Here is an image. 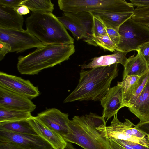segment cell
I'll use <instances>...</instances> for the list:
<instances>
[{"mask_svg":"<svg viewBox=\"0 0 149 149\" xmlns=\"http://www.w3.org/2000/svg\"><path fill=\"white\" fill-rule=\"evenodd\" d=\"M118 64L99 67L80 72L78 84L63 103L75 101H100L109 88L112 81L118 75Z\"/></svg>","mask_w":149,"mask_h":149,"instance_id":"obj_1","label":"cell"},{"mask_svg":"<svg viewBox=\"0 0 149 149\" xmlns=\"http://www.w3.org/2000/svg\"><path fill=\"white\" fill-rule=\"evenodd\" d=\"M102 116L90 113L74 116L69 120L68 133L63 137L67 142L79 145L84 149H109L108 138L103 136L97 128L106 125Z\"/></svg>","mask_w":149,"mask_h":149,"instance_id":"obj_2","label":"cell"},{"mask_svg":"<svg viewBox=\"0 0 149 149\" xmlns=\"http://www.w3.org/2000/svg\"><path fill=\"white\" fill-rule=\"evenodd\" d=\"M75 52L74 43L45 45L25 56H19L17 69L22 74H37L68 60Z\"/></svg>","mask_w":149,"mask_h":149,"instance_id":"obj_3","label":"cell"},{"mask_svg":"<svg viewBox=\"0 0 149 149\" xmlns=\"http://www.w3.org/2000/svg\"><path fill=\"white\" fill-rule=\"evenodd\" d=\"M25 24L26 30L44 45L74 43V39L52 13L32 12Z\"/></svg>","mask_w":149,"mask_h":149,"instance_id":"obj_4","label":"cell"},{"mask_svg":"<svg viewBox=\"0 0 149 149\" xmlns=\"http://www.w3.org/2000/svg\"><path fill=\"white\" fill-rule=\"evenodd\" d=\"M58 3L60 9L66 13L134 12L135 9L125 0H59Z\"/></svg>","mask_w":149,"mask_h":149,"instance_id":"obj_5","label":"cell"},{"mask_svg":"<svg viewBox=\"0 0 149 149\" xmlns=\"http://www.w3.org/2000/svg\"><path fill=\"white\" fill-rule=\"evenodd\" d=\"M118 33L119 39L116 51L127 53L137 51L139 46L149 41V28L132 18L120 26Z\"/></svg>","mask_w":149,"mask_h":149,"instance_id":"obj_6","label":"cell"},{"mask_svg":"<svg viewBox=\"0 0 149 149\" xmlns=\"http://www.w3.org/2000/svg\"><path fill=\"white\" fill-rule=\"evenodd\" d=\"M0 41L10 45V52H21L32 48H40L45 46L27 30H20L0 28Z\"/></svg>","mask_w":149,"mask_h":149,"instance_id":"obj_7","label":"cell"},{"mask_svg":"<svg viewBox=\"0 0 149 149\" xmlns=\"http://www.w3.org/2000/svg\"><path fill=\"white\" fill-rule=\"evenodd\" d=\"M0 86L24 96L31 100L38 96L40 92L29 80L21 77L0 72Z\"/></svg>","mask_w":149,"mask_h":149,"instance_id":"obj_8","label":"cell"},{"mask_svg":"<svg viewBox=\"0 0 149 149\" xmlns=\"http://www.w3.org/2000/svg\"><path fill=\"white\" fill-rule=\"evenodd\" d=\"M0 142L13 143L26 149H51L52 148L49 143L38 135L0 130Z\"/></svg>","mask_w":149,"mask_h":149,"instance_id":"obj_9","label":"cell"},{"mask_svg":"<svg viewBox=\"0 0 149 149\" xmlns=\"http://www.w3.org/2000/svg\"><path fill=\"white\" fill-rule=\"evenodd\" d=\"M68 116L56 108H52L38 113L36 116L46 126L63 137L69 132Z\"/></svg>","mask_w":149,"mask_h":149,"instance_id":"obj_10","label":"cell"},{"mask_svg":"<svg viewBox=\"0 0 149 149\" xmlns=\"http://www.w3.org/2000/svg\"><path fill=\"white\" fill-rule=\"evenodd\" d=\"M0 107L31 112L36 106L28 97L0 86Z\"/></svg>","mask_w":149,"mask_h":149,"instance_id":"obj_11","label":"cell"},{"mask_svg":"<svg viewBox=\"0 0 149 149\" xmlns=\"http://www.w3.org/2000/svg\"><path fill=\"white\" fill-rule=\"evenodd\" d=\"M123 92L121 86L117 83L116 85L111 87L100 101L103 108L102 116L107 122L117 114L119 110L124 107Z\"/></svg>","mask_w":149,"mask_h":149,"instance_id":"obj_12","label":"cell"},{"mask_svg":"<svg viewBox=\"0 0 149 149\" xmlns=\"http://www.w3.org/2000/svg\"><path fill=\"white\" fill-rule=\"evenodd\" d=\"M28 120L37 135L49 143L54 149H64L67 142L61 135L46 126L36 116H32Z\"/></svg>","mask_w":149,"mask_h":149,"instance_id":"obj_13","label":"cell"},{"mask_svg":"<svg viewBox=\"0 0 149 149\" xmlns=\"http://www.w3.org/2000/svg\"><path fill=\"white\" fill-rule=\"evenodd\" d=\"M128 109L140 120L139 123L149 122V81L133 105Z\"/></svg>","mask_w":149,"mask_h":149,"instance_id":"obj_14","label":"cell"},{"mask_svg":"<svg viewBox=\"0 0 149 149\" xmlns=\"http://www.w3.org/2000/svg\"><path fill=\"white\" fill-rule=\"evenodd\" d=\"M63 14L72 18L80 25L85 33L84 38L83 39L84 41L89 45L97 46L93 35V15L91 13L64 12Z\"/></svg>","mask_w":149,"mask_h":149,"instance_id":"obj_15","label":"cell"},{"mask_svg":"<svg viewBox=\"0 0 149 149\" xmlns=\"http://www.w3.org/2000/svg\"><path fill=\"white\" fill-rule=\"evenodd\" d=\"M24 21L14 8L0 5V28L23 30Z\"/></svg>","mask_w":149,"mask_h":149,"instance_id":"obj_16","label":"cell"},{"mask_svg":"<svg viewBox=\"0 0 149 149\" xmlns=\"http://www.w3.org/2000/svg\"><path fill=\"white\" fill-rule=\"evenodd\" d=\"M127 53L116 51L113 54L96 57L91 59L92 61L88 64L79 65L82 69L110 65L120 63L123 66L127 58Z\"/></svg>","mask_w":149,"mask_h":149,"instance_id":"obj_17","label":"cell"},{"mask_svg":"<svg viewBox=\"0 0 149 149\" xmlns=\"http://www.w3.org/2000/svg\"><path fill=\"white\" fill-rule=\"evenodd\" d=\"M91 13L98 17L107 28L114 29L118 31L120 26L132 18L134 12H109L97 11Z\"/></svg>","mask_w":149,"mask_h":149,"instance_id":"obj_18","label":"cell"},{"mask_svg":"<svg viewBox=\"0 0 149 149\" xmlns=\"http://www.w3.org/2000/svg\"><path fill=\"white\" fill-rule=\"evenodd\" d=\"M137 52L136 56L134 54L127 58L123 66L122 80L129 75L140 76L149 69V66L139 52Z\"/></svg>","mask_w":149,"mask_h":149,"instance_id":"obj_19","label":"cell"},{"mask_svg":"<svg viewBox=\"0 0 149 149\" xmlns=\"http://www.w3.org/2000/svg\"><path fill=\"white\" fill-rule=\"evenodd\" d=\"M149 81V68L141 75L135 83L125 93H123L124 107H131L140 95L147 82Z\"/></svg>","mask_w":149,"mask_h":149,"instance_id":"obj_20","label":"cell"},{"mask_svg":"<svg viewBox=\"0 0 149 149\" xmlns=\"http://www.w3.org/2000/svg\"><path fill=\"white\" fill-rule=\"evenodd\" d=\"M28 120L0 123V130L18 133L38 135Z\"/></svg>","mask_w":149,"mask_h":149,"instance_id":"obj_21","label":"cell"},{"mask_svg":"<svg viewBox=\"0 0 149 149\" xmlns=\"http://www.w3.org/2000/svg\"><path fill=\"white\" fill-rule=\"evenodd\" d=\"M31 113L0 107V123L27 120L32 116Z\"/></svg>","mask_w":149,"mask_h":149,"instance_id":"obj_22","label":"cell"},{"mask_svg":"<svg viewBox=\"0 0 149 149\" xmlns=\"http://www.w3.org/2000/svg\"><path fill=\"white\" fill-rule=\"evenodd\" d=\"M25 5L32 12L52 13L54 4L50 0H23L21 5Z\"/></svg>","mask_w":149,"mask_h":149,"instance_id":"obj_23","label":"cell"},{"mask_svg":"<svg viewBox=\"0 0 149 149\" xmlns=\"http://www.w3.org/2000/svg\"><path fill=\"white\" fill-rule=\"evenodd\" d=\"M66 29L70 31L77 39H83L85 33L80 25L74 20L64 14L57 17Z\"/></svg>","mask_w":149,"mask_h":149,"instance_id":"obj_24","label":"cell"},{"mask_svg":"<svg viewBox=\"0 0 149 149\" xmlns=\"http://www.w3.org/2000/svg\"><path fill=\"white\" fill-rule=\"evenodd\" d=\"M94 40L97 46L111 52L116 51V45L107 34L94 37Z\"/></svg>","mask_w":149,"mask_h":149,"instance_id":"obj_25","label":"cell"},{"mask_svg":"<svg viewBox=\"0 0 149 149\" xmlns=\"http://www.w3.org/2000/svg\"><path fill=\"white\" fill-rule=\"evenodd\" d=\"M92 14L93 15L92 33L93 37L107 34L106 27L103 23L98 17Z\"/></svg>","mask_w":149,"mask_h":149,"instance_id":"obj_26","label":"cell"},{"mask_svg":"<svg viewBox=\"0 0 149 149\" xmlns=\"http://www.w3.org/2000/svg\"><path fill=\"white\" fill-rule=\"evenodd\" d=\"M140 76H127L124 79L122 80V81L118 82L122 87L123 93H125L137 81Z\"/></svg>","mask_w":149,"mask_h":149,"instance_id":"obj_27","label":"cell"},{"mask_svg":"<svg viewBox=\"0 0 149 149\" xmlns=\"http://www.w3.org/2000/svg\"><path fill=\"white\" fill-rule=\"evenodd\" d=\"M109 140V149H134L127 143L125 140L113 139Z\"/></svg>","mask_w":149,"mask_h":149,"instance_id":"obj_28","label":"cell"},{"mask_svg":"<svg viewBox=\"0 0 149 149\" xmlns=\"http://www.w3.org/2000/svg\"><path fill=\"white\" fill-rule=\"evenodd\" d=\"M137 51L139 52L149 66V41L139 46Z\"/></svg>","mask_w":149,"mask_h":149,"instance_id":"obj_29","label":"cell"},{"mask_svg":"<svg viewBox=\"0 0 149 149\" xmlns=\"http://www.w3.org/2000/svg\"><path fill=\"white\" fill-rule=\"evenodd\" d=\"M23 0H0V5L15 9L21 5Z\"/></svg>","mask_w":149,"mask_h":149,"instance_id":"obj_30","label":"cell"},{"mask_svg":"<svg viewBox=\"0 0 149 149\" xmlns=\"http://www.w3.org/2000/svg\"><path fill=\"white\" fill-rule=\"evenodd\" d=\"M11 46L6 42L0 41V61L3 60L6 54L10 52Z\"/></svg>","mask_w":149,"mask_h":149,"instance_id":"obj_31","label":"cell"},{"mask_svg":"<svg viewBox=\"0 0 149 149\" xmlns=\"http://www.w3.org/2000/svg\"><path fill=\"white\" fill-rule=\"evenodd\" d=\"M106 29L107 34L117 46L119 39V35L118 31L111 28H106Z\"/></svg>","mask_w":149,"mask_h":149,"instance_id":"obj_32","label":"cell"},{"mask_svg":"<svg viewBox=\"0 0 149 149\" xmlns=\"http://www.w3.org/2000/svg\"><path fill=\"white\" fill-rule=\"evenodd\" d=\"M0 149H26L17 144L0 142Z\"/></svg>","mask_w":149,"mask_h":149,"instance_id":"obj_33","label":"cell"},{"mask_svg":"<svg viewBox=\"0 0 149 149\" xmlns=\"http://www.w3.org/2000/svg\"><path fill=\"white\" fill-rule=\"evenodd\" d=\"M134 7L144 8L149 7V0H130Z\"/></svg>","mask_w":149,"mask_h":149,"instance_id":"obj_34","label":"cell"},{"mask_svg":"<svg viewBox=\"0 0 149 149\" xmlns=\"http://www.w3.org/2000/svg\"><path fill=\"white\" fill-rule=\"evenodd\" d=\"M134 127L140 130L146 136L149 135V122L143 123H138Z\"/></svg>","mask_w":149,"mask_h":149,"instance_id":"obj_35","label":"cell"},{"mask_svg":"<svg viewBox=\"0 0 149 149\" xmlns=\"http://www.w3.org/2000/svg\"><path fill=\"white\" fill-rule=\"evenodd\" d=\"M15 10L21 15L27 14L30 12L29 9L27 6L22 5Z\"/></svg>","mask_w":149,"mask_h":149,"instance_id":"obj_36","label":"cell"},{"mask_svg":"<svg viewBox=\"0 0 149 149\" xmlns=\"http://www.w3.org/2000/svg\"><path fill=\"white\" fill-rule=\"evenodd\" d=\"M127 143L134 149H149V148L134 142L126 141Z\"/></svg>","mask_w":149,"mask_h":149,"instance_id":"obj_37","label":"cell"},{"mask_svg":"<svg viewBox=\"0 0 149 149\" xmlns=\"http://www.w3.org/2000/svg\"><path fill=\"white\" fill-rule=\"evenodd\" d=\"M51 149H54L52 148ZM64 149H76L74 148L71 143L67 142V145Z\"/></svg>","mask_w":149,"mask_h":149,"instance_id":"obj_38","label":"cell"},{"mask_svg":"<svg viewBox=\"0 0 149 149\" xmlns=\"http://www.w3.org/2000/svg\"><path fill=\"white\" fill-rule=\"evenodd\" d=\"M147 139L149 142V135H147Z\"/></svg>","mask_w":149,"mask_h":149,"instance_id":"obj_39","label":"cell"},{"mask_svg":"<svg viewBox=\"0 0 149 149\" xmlns=\"http://www.w3.org/2000/svg\"><path fill=\"white\" fill-rule=\"evenodd\" d=\"M147 26L149 28V25H148Z\"/></svg>","mask_w":149,"mask_h":149,"instance_id":"obj_40","label":"cell"}]
</instances>
